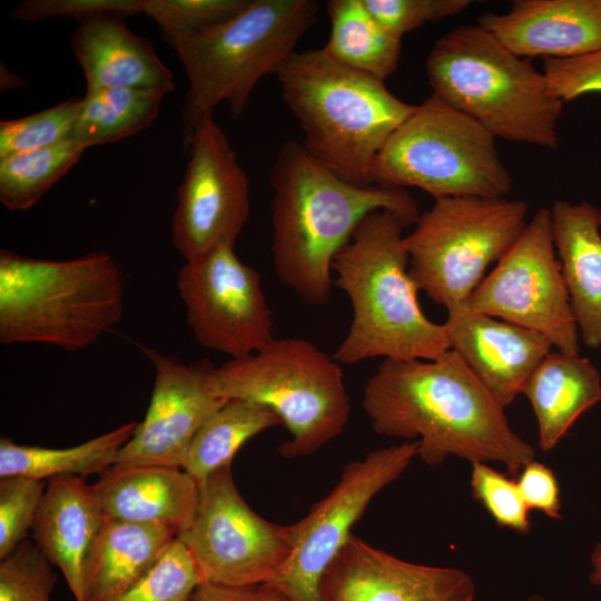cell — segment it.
Returning <instances> with one entry per match:
<instances>
[{"instance_id": "ab89813d", "label": "cell", "mask_w": 601, "mask_h": 601, "mask_svg": "<svg viewBox=\"0 0 601 601\" xmlns=\"http://www.w3.org/2000/svg\"><path fill=\"white\" fill-rule=\"evenodd\" d=\"M516 482L529 510L561 519L560 486L552 469L534 460L521 470Z\"/></svg>"}, {"instance_id": "484cf974", "label": "cell", "mask_w": 601, "mask_h": 601, "mask_svg": "<svg viewBox=\"0 0 601 601\" xmlns=\"http://www.w3.org/2000/svg\"><path fill=\"white\" fill-rule=\"evenodd\" d=\"M137 422L126 423L76 446L51 449L0 440V477L50 480L56 476L101 474L115 463L119 450L132 437Z\"/></svg>"}, {"instance_id": "f546056e", "label": "cell", "mask_w": 601, "mask_h": 601, "mask_svg": "<svg viewBox=\"0 0 601 601\" xmlns=\"http://www.w3.org/2000/svg\"><path fill=\"white\" fill-rule=\"evenodd\" d=\"M85 149L72 138L0 159V201L9 210H27L61 179Z\"/></svg>"}, {"instance_id": "52a82bcc", "label": "cell", "mask_w": 601, "mask_h": 601, "mask_svg": "<svg viewBox=\"0 0 601 601\" xmlns=\"http://www.w3.org/2000/svg\"><path fill=\"white\" fill-rule=\"evenodd\" d=\"M313 0H249L225 22L194 37L168 42L189 80L185 110L187 134L205 114L225 102L238 119L259 80L294 53L317 23Z\"/></svg>"}, {"instance_id": "5bb4252c", "label": "cell", "mask_w": 601, "mask_h": 601, "mask_svg": "<svg viewBox=\"0 0 601 601\" xmlns=\"http://www.w3.org/2000/svg\"><path fill=\"white\" fill-rule=\"evenodd\" d=\"M190 157L173 217V242L187 260L235 246L249 211V179L213 112L187 134Z\"/></svg>"}, {"instance_id": "83f0119b", "label": "cell", "mask_w": 601, "mask_h": 601, "mask_svg": "<svg viewBox=\"0 0 601 601\" xmlns=\"http://www.w3.org/2000/svg\"><path fill=\"white\" fill-rule=\"evenodd\" d=\"M277 425L282 422L270 410L248 401L228 400L197 432L181 469L200 483L231 465L249 439Z\"/></svg>"}, {"instance_id": "7402d4cb", "label": "cell", "mask_w": 601, "mask_h": 601, "mask_svg": "<svg viewBox=\"0 0 601 601\" xmlns=\"http://www.w3.org/2000/svg\"><path fill=\"white\" fill-rule=\"evenodd\" d=\"M72 52L87 83V91L108 88L175 90L170 70L151 42L132 33L119 18H99L83 23L71 36Z\"/></svg>"}, {"instance_id": "b9f144b4", "label": "cell", "mask_w": 601, "mask_h": 601, "mask_svg": "<svg viewBox=\"0 0 601 601\" xmlns=\"http://www.w3.org/2000/svg\"><path fill=\"white\" fill-rule=\"evenodd\" d=\"M591 572L589 574V581L593 585H601V541L598 542L592 549L590 555Z\"/></svg>"}, {"instance_id": "8992f818", "label": "cell", "mask_w": 601, "mask_h": 601, "mask_svg": "<svg viewBox=\"0 0 601 601\" xmlns=\"http://www.w3.org/2000/svg\"><path fill=\"white\" fill-rule=\"evenodd\" d=\"M432 95L493 137L555 148L563 101L529 60L482 26H460L440 38L426 59Z\"/></svg>"}, {"instance_id": "cb8c5ba5", "label": "cell", "mask_w": 601, "mask_h": 601, "mask_svg": "<svg viewBox=\"0 0 601 601\" xmlns=\"http://www.w3.org/2000/svg\"><path fill=\"white\" fill-rule=\"evenodd\" d=\"M177 538L168 526L104 521L88 552L83 601H112L131 588Z\"/></svg>"}, {"instance_id": "7bdbcfd3", "label": "cell", "mask_w": 601, "mask_h": 601, "mask_svg": "<svg viewBox=\"0 0 601 601\" xmlns=\"http://www.w3.org/2000/svg\"><path fill=\"white\" fill-rule=\"evenodd\" d=\"M22 83V79L10 72L6 67L1 66V90L21 87L23 86Z\"/></svg>"}, {"instance_id": "44dd1931", "label": "cell", "mask_w": 601, "mask_h": 601, "mask_svg": "<svg viewBox=\"0 0 601 601\" xmlns=\"http://www.w3.org/2000/svg\"><path fill=\"white\" fill-rule=\"evenodd\" d=\"M104 521L93 486L80 476H56L47 482L32 541L61 571L76 601H83L88 552Z\"/></svg>"}, {"instance_id": "30bf717a", "label": "cell", "mask_w": 601, "mask_h": 601, "mask_svg": "<svg viewBox=\"0 0 601 601\" xmlns=\"http://www.w3.org/2000/svg\"><path fill=\"white\" fill-rule=\"evenodd\" d=\"M529 206L524 200L446 197L418 216L404 237L408 272L446 309L467 303L484 278L523 231Z\"/></svg>"}, {"instance_id": "4dcf8cb0", "label": "cell", "mask_w": 601, "mask_h": 601, "mask_svg": "<svg viewBox=\"0 0 601 601\" xmlns=\"http://www.w3.org/2000/svg\"><path fill=\"white\" fill-rule=\"evenodd\" d=\"M201 582L194 556L176 538L149 571L112 601H190Z\"/></svg>"}, {"instance_id": "74e56055", "label": "cell", "mask_w": 601, "mask_h": 601, "mask_svg": "<svg viewBox=\"0 0 601 601\" xmlns=\"http://www.w3.org/2000/svg\"><path fill=\"white\" fill-rule=\"evenodd\" d=\"M144 13V0H26L12 11L22 21L70 17L83 23L99 18L125 19Z\"/></svg>"}, {"instance_id": "d590c367", "label": "cell", "mask_w": 601, "mask_h": 601, "mask_svg": "<svg viewBox=\"0 0 601 601\" xmlns=\"http://www.w3.org/2000/svg\"><path fill=\"white\" fill-rule=\"evenodd\" d=\"M46 486L45 480L0 477V560L27 539Z\"/></svg>"}, {"instance_id": "f1b7e54d", "label": "cell", "mask_w": 601, "mask_h": 601, "mask_svg": "<svg viewBox=\"0 0 601 601\" xmlns=\"http://www.w3.org/2000/svg\"><path fill=\"white\" fill-rule=\"evenodd\" d=\"M165 95L154 88L86 91L70 138L87 149L130 137L157 119Z\"/></svg>"}, {"instance_id": "7c38bea8", "label": "cell", "mask_w": 601, "mask_h": 601, "mask_svg": "<svg viewBox=\"0 0 601 601\" xmlns=\"http://www.w3.org/2000/svg\"><path fill=\"white\" fill-rule=\"evenodd\" d=\"M418 454L416 441L382 447L345 465L333 490L302 520L289 524L290 553L266 584L288 601H321V579L353 535L374 496L394 482Z\"/></svg>"}, {"instance_id": "9c48e42d", "label": "cell", "mask_w": 601, "mask_h": 601, "mask_svg": "<svg viewBox=\"0 0 601 601\" xmlns=\"http://www.w3.org/2000/svg\"><path fill=\"white\" fill-rule=\"evenodd\" d=\"M371 176L373 184L416 187L434 199L503 198L513 184L495 137L434 95L390 136Z\"/></svg>"}, {"instance_id": "4316f807", "label": "cell", "mask_w": 601, "mask_h": 601, "mask_svg": "<svg viewBox=\"0 0 601 601\" xmlns=\"http://www.w3.org/2000/svg\"><path fill=\"white\" fill-rule=\"evenodd\" d=\"M331 33L322 50L334 61L385 81L400 62V39L387 32L363 0L327 2Z\"/></svg>"}, {"instance_id": "8fae6325", "label": "cell", "mask_w": 601, "mask_h": 601, "mask_svg": "<svg viewBox=\"0 0 601 601\" xmlns=\"http://www.w3.org/2000/svg\"><path fill=\"white\" fill-rule=\"evenodd\" d=\"M177 538L194 556L203 582L266 584L290 553L289 525L272 523L239 493L231 465L198 483L194 515Z\"/></svg>"}, {"instance_id": "ffe728a7", "label": "cell", "mask_w": 601, "mask_h": 601, "mask_svg": "<svg viewBox=\"0 0 601 601\" xmlns=\"http://www.w3.org/2000/svg\"><path fill=\"white\" fill-rule=\"evenodd\" d=\"M92 486L104 516L165 525L177 535L198 499V483L181 467L112 464Z\"/></svg>"}, {"instance_id": "6da1fadb", "label": "cell", "mask_w": 601, "mask_h": 601, "mask_svg": "<svg viewBox=\"0 0 601 601\" xmlns=\"http://www.w3.org/2000/svg\"><path fill=\"white\" fill-rule=\"evenodd\" d=\"M362 407L376 434L416 441L417 456L431 466L455 455L500 462L515 475L535 459L452 349L436 359H384L364 386Z\"/></svg>"}, {"instance_id": "ac0fdd59", "label": "cell", "mask_w": 601, "mask_h": 601, "mask_svg": "<svg viewBox=\"0 0 601 601\" xmlns=\"http://www.w3.org/2000/svg\"><path fill=\"white\" fill-rule=\"evenodd\" d=\"M446 311L450 349L505 408L553 346L543 335L475 312L466 303Z\"/></svg>"}, {"instance_id": "2e32d148", "label": "cell", "mask_w": 601, "mask_h": 601, "mask_svg": "<svg viewBox=\"0 0 601 601\" xmlns=\"http://www.w3.org/2000/svg\"><path fill=\"white\" fill-rule=\"evenodd\" d=\"M142 351L155 370L149 406L114 464L183 467L197 432L228 400L211 388L210 362L186 364L152 348Z\"/></svg>"}, {"instance_id": "8d00e7d4", "label": "cell", "mask_w": 601, "mask_h": 601, "mask_svg": "<svg viewBox=\"0 0 601 601\" xmlns=\"http://www.w3.org/2000/svg\"><path fill=\"white\" fill-rule=\"evenodd\" d=\"M368 11L395 38L426 23L464 12L470 0H363Z\"/></svg>"}, {"instance_id": "ba28073f", "label": "cell", "mask_w": 601, "mask_h": 601, "mask_svg": "<svg viewBox=\"0 0 601 601\" xmlns=\"http://www.w3.org/2000/svg\"><path fill=\"white\" fill-rule=\"evenodd\" d=\"M305 338H273L264 347L214 367L210 384L225 400H243L274 412L289 433L279 453L308 456L339 436L351 416L344 374Z\"/></svg>"}, {"instance_id": "f6af8a7d", "label": "cell", "mask_w": 601, "mask_h": 601, "mask_svg": "<svg viewBox=\"0 0 601 601\" xmlns=\"http://www.w3.org/2000/svg\"><path fill=\"white\" fill-rule=\"evenodd\" d=\"M598 221L601 227V209H597Z\"/></svg>"}, {"instance_id": "ee69618b", "label": "cell", "mask_w": 601, "mask_h": 601, "mask_svg": "<svg viewBox=\"0 0 601 601\" xmlns=\"http://www.w3.org/2000/svg\"><path fill=\"white\" fill-rule=\"evenodd\" d=\"M526 601H546V600L539 594H533V595H530Z\"/></svg>"}, {"instance_id": "f35d334b", "label": "cell", "mask_w": 601, "mask_h": 601, "mask_svg": "<svg viewBox=\"0 0 601 601\" xmlns=\"http://www.w3.org/2000/svg\"><path fill=\"white\" fill-rule=\"evenodd\" d=\"M543 73L563 102L601 92V49L575 58L543 59Z\"/></svg>"}, {"instance_id": "e0dca14e", "label": "cell", "mask_w": 601, "mask_h": 601, "mask_svg": "<svg viewBox=\"0 0 601 601\" xmlns=\"http://www.w3.org/2000/svg\"><path fill=\"white\" fill-rule=\"evenodd\" d=\"M321 601H473L463 570L398 559L352 535L324 572Z\"/></svg>"}, {"instance_id": "e575fe53", "label": "cell", "mask_w": 601, "mask_h": 601, "mask_svg": "<svg viewBox=\"0 0 601 601\" xmlns=\"http://www.w3.org/2000/svg\"><path fill=\"white\" fill-rule=\"evenodd\" d=\"M471 493L495 523L520 534L530 532L529 508L518 482L483 462L472 463Z\"/></svg>"}, {"instance_id": "277c9868", "label": "cell", "mask_w": 601, "mask_h": 601, "mask_svg": "<svg viewBox=\"0 0 601 601\" xmlns=\"http://www.w3.org/2000/svg\"><path fill=\"white\" fill-rule=\"evenodd\" d=\"M275 76L303 130L307 152L348 183L373 185L377 155L416 105L395 97L383 80L334 61L322 49L294 52Z\"/></svg>"}, {"instance_id": "d4e9b609", "label": "cell", "mask_w": 601, "mask_h": 601, "mask_svg": "<svg viewBox=\"0 0 601 601\" xmlns=\"http://www.w3.org/2000/svg\"><path fill=\"white\" fill-rule=\"evenodd\" d=\"M522 394L538 421L539 446L549 452L601 400V377L590 359L550 352L526 381Z\"/></svg>"}, {"instance_id": "d6a6232c", "label": "cell", "mask_w": 601, "mask_h": 601, "mask_svg": "<svg viewBox=\"0 0 601 601\" xmlns=\"http://www.w3.org/2000/svg\"><path fill=\"white\" fill-rule=\"evenodd\" d=\"M249 0H144V13L167 41L203 33L240 12Z\"/></svg>"}, {"instance_id": "4fadbf2b", "label": "cell", "mask_w": 601, "mask_h": 601, "mask_svg": "<svg viewBox=\"0 0 601 601\" xmlns=\"http://www.w3.org/2000/svg\"><path fill=\"white\" fill-rule=\"evenodd\" d=\"M555 255L551 211L539 208L466 304L543 335L559 352L579 354V329Z\"/></svg>"}, {"instance_id": "836d02e7", "label": "cell", "mask_w": 601, "mask_h": 601, "mask_svg": "<svg viewBox=\"0 0 601 601\" xmlns=\"http://www.w3.org/2000/svg\"><path fill=\"white\" fill-rule=\"evenodd\" d=\"M56 581L52 564L28 539L0 560V601H51Z\"/></svg>"}, {"instance_id": "9a60e30c", "label": "cell", "mask_w": 601, "mask_h": 601, "mask_svg": "<svg viewBox=\"0 0 601 601\" xmlns=\"http://www.w3.org/2000/svg\"><path fill=\"white\" fill-rule=\"evenodd\" d=\"M234 248L223 245L185 262L177 286L196 341L239 358L260 349L274 336L260 276Z\"/></svg>"}, {"instance_id": "603a6c76", "label": "cell", "mask_w": 601, "mask_h": 601, "mask_svg": "<svg viewBox=\"0 0 601 601\" xmlns=\"http://www.w3.org/2000/svg\"><path fill=\"white\" fill-rule=\"evenodd\" d=\"M552 234L579 333L601 345V233L597 208L558 200L550 208Z\"/></svg>"}, {"instance_id": "d6986e66", "label": "cell", "mask_w": 601, "mask_h": 601, "mask_svg": "<svg viewBox=\"0 0 601 601\" xmlns=\"http://www.w3.org/2000/svg\"><path fill=\"white\" fill-rule=\"evenodd\" d=\"M480 26L520 58L581 57L601 49V0H515Z\"/></svg>"}, {"instance_id": "60d3db41", "label": "cell", "mask_w": 601, "mask_h": 601, "mask_svg": "<svg viewBox=\"0 0 601 601\" xmlns=\"http://www.w3.org/2000/svg\"><path fill=\"white\" fill-rule=\"evenodd\" d=\"M190 601H288L287 598L268 584L233 587L201 582Z\"/></svg>"}, {"instance_id": "7a4b0ae2", "label": "cell", "mask_w": 601, "mask_h": 601, "mask_svg": "<svg viewBox=\"0 0 601 601\" xmlns=\"http://www.w3.org/2000/svg\"><path fill=\"white\" fill-rule=\"evenodd\" d=\"M269 185L274 269L283 284L312 306L329 300L334 258L367 215L390 210L410 226L420 216L405 188L348 183L295 140L280 147Z\"/></svg>"}, {"instance_id": "5b68a950", "label": "cell", "mask_w": 601, "mask_h": 601, "mask_svg": "<svg viewBox=\"0 0 601 601\" xmlns=\"http://www.w3.org/2000/svg\"><path fill=\"white\" fill-rule=\"evenodd\" d=\"M125 283L105 250L71 259L0 252V342L77 352L121 321Z\"/></svg>"}, {"instance_id": "1f68e13d", "label": "cell", "mask_w": 601, "mask_h": 601, "mask_svg": "<svg viewBox=\"0 0 601 601\" xmlns=\"http://www.w3.org/2000/svg\"><path fill=\"white\" fill-rule=\"evenodd\" d=\"M82 99H69L36 114L0 122V159L56 145L71 136Z\"/></svg>"}, {"instance_id": "3957f363", "label": "cell", "mask_w": 601, "mask_h": 601, "mask_svg": "<svg viewBox=\"0 0 601 601\" xmlns=\"http://www.w3.org/2000/svg\"><path fill=\"white\" fill-rule=\"evenodd\" d=\"M408 226L395 213L373 211L335 256L334 286L352 306L348 332L333 354L339 364L436 359L450 351L444 325L427 318L418 303L404 245Z\"/></svg>"}]
</instances>
